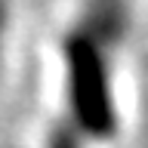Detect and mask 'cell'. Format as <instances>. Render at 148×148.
<instances>
[{"label":"cell","mask_w":148,"mask_h":148,"mask_svg":"<svg viewBox=\"0 0 148 148\" xmlns=\"http://www.w3.org/2000/svg\"><path fill=\"white\" fill-rule=\"evenodd\" d=\"M86 28L65 40V111H68V148L80 139L102 142L117 133V102H114V62L111 40L105 37L102 18H86Z\"/></svg>","instance_id":"obj_1"}]
</instances>
